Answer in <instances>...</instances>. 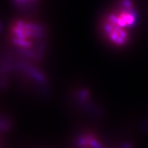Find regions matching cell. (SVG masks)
<instances>
[{
    "label": "cell",
    "instance_id": "1",
    "mask_svg": "<svg viewBox=\"0 0 148 148\" xmlns=\"http://www.w3.org/2000/svg\"><path fill=\"white\" fill-rule=\"evenodd\" d=\"M104 32L108 35L111 41L116 45H122L126 42L127 38V32L122 27L107 22L103 25Z\"/></svg>",
    "mask_w": 148,
    "mask_h": 148
},
{
    "label": "cell",
    "instance_id": "2",
    "mask_svg": "<svg viewBox=\"0 0 148 148\" xmlns=\"http://www.w3.org/2000/svg\"><path fill=\"white\" fill-rule=\"evenodd\" d=\"M13 42L14 43H15L16 45H17L20 47L23 48H29L32 46V43L28 40H26L25 39H21V38H13Z\"/></svg>",
    "mask_w": 148,
    "mask_h": 148
},
{
    "label": "cell",
    "instance_id": "3",
    "mask_svg": "<svg viewBox=\"0 0 148 148\" xmlns=\"http://www.w3.org/2000/svg\"><path fill=\"white\" fill-rule=\"evenodd\" d=\"M25 28L29 29V30L37 31V32H43L44 30V27L42 25L30 23H25Z\"/></svg>",
    "mask_w": 148,
    "mask_h": 148
},
{
    "label": "cell",
    "instance_id": "4",
    "mask_svg": "<svg viewBox=\"0 0 148 148\" xmlns=\"http://www.w3.org/2000/svg\"><path fill=\"white\" fill-rule=\"evenodd\" d=\"M121 3H122V6L124 8V9L128 10V9L132 8V2L131 0H123Z\"/></svg>",
    "mask_w": 148,
    "mask_h": 148
},
{
    "label": "cell",
    "instance_id": "5",
    "mask_svg": "<svg viewBox=\"0 0 148 148\" xmlns=\"http://www.w3.org/2000/svg\"><path fill=\"white\" fill-rule=\"evenodd\" d=\"M16 1H17L19 3H21H21H23L24 2V0H16Z\"/></svg>",
    "mask_w": 148,
    "mask_h": 148
}]
</instances>
